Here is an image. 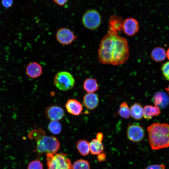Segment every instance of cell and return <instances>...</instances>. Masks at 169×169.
Returning <instances> with one entry per match:
<instances>
[{
  "mask_svg": "<svg viewBox=\"0 0 169 169\" xmlns=\"http://www.w3.org/2000/svg\"><path fill=\"white\" fill-rule=\"evenodd\" d=\"M130 115L135 120L141 119L143 116V108L139 103H136L130 108Z\"/></svg>",
  "mask_w": 169,
  "mask_h": 169,
  "instance_id": "cell-18",
  "label": "cell"
},
{
  "mask_svg": "<svg viewBox=\"0 0 169 169\" xmlns=\"http://www.w3.org/2000/svg\"><path fill=\"white\" fill-rule=\"evenodd\" d=\"M97 157L99 161H105L106 159V154L104 153L101 152L98 155Z\"/></svg>",
  "mask_w": 169,
  "mask_h": 169,
  "instance_id": "cell-29",
  "label": "cell"
},
{
  "mask_svg": "<svg viewBox=\"0 0 169 169\" xmlns=\"http://www.w3.org/2000/svg\"><path fill=\"white\" fill-rule=\"evenodd\" d=\"M124 20L122 17L113 15L109 20L108 31L118 34L123 30Z\"/></svg>",
  "mask_w": 169,
  "mask_h": 169,
  "instance_id": "cell-9",
  "label": "cell"
},
{
  "mask_svg": "<svg viewBox=\"0 0 169 169\" xmlns=\"http://www.w3.org/2000/svg\"><path fill=\"white\" fill-rule=\"evenodd\" d=\"M137 21L132 18H126L124 21L123 30L127 35L132 36L136 34L139 30Z\"/></svg>",
  "mask_w": 169,
  "mask_h": 169,
  "instance_id": "cell-11",
  "label": "cell"
},
{
  "mask_svg": "<svg viewBox=\"0 0 169 169\" xmlns=\"http://www.w3.org/2000/svg\"><path fill=\"white\" fill-rule=\"evenodd\" d=\"M129 55L126 39L108 31L100 44L98 61L103 64L119 65L125 63Z\"/></svg>",
  "mask_w": 169,
  "mask_h": 169,
  "instance_id": "cell-1",
  "label": "cell"
},
{
  "mask_svg": "<svg viewBox=\"0 0 169 169\" xmlns=\"http://www.w3.org/2000/svg\"><path fill=\"white\" fill-rule=\"evenodd\" d=\"M28 136L30 139L36 141V147L33 151L38 158L44 153L55 154L60 147V143L56 137L47 136L41 128L32 130Z\"/></svg>",
  "mask_w": 169,
  "mask_h": 169,
  "instance_id": "cell-2",
  "label": "cell"
},
{
  "mask_svg": "<svg viewBox=\"0 0 169 169\" xmlns=\"http://www.w3.org/2000/svg\"><path fill=\"white\" fill-rule=\"evenodd\" d=\"M165 168L164 165L155 164L149 166L145 169H165Z\"/></svg>",
  "mask_w": 169,
  "mask_h": 169,
  "instance_id": "cell-27",
  "label": "cell"
},
{
  "mask_svg": "<svg viewBox=\"0 0 169 169\" xmlns=\"http://www.w3.org/2000/svg\"><path fill=\"white\" fill-rule=\"evenodd\" d=\"M43 165L38 160L31 161L28 164V169H43Z\"/></svg>",
  "mask_w": 169,
  "mask_h": 169,
  "instance_id": "cell-25",
  "label": "cell"
},
{
  "mask_svg": "<svg viewBox=\"0 0 169 169\" xmlns=\"http://www.w3.org/2000/svg\"><path fill=\"white\" fill-rule=\"evenodd\" d=\"M83 102L87 109L93 110L98 105L99 102L98 96L94 93H88L84 96Z\"/></svg>",
  "mask_w": 169,
  "mask_h": 169,
  "instance_id": "cell-14",
  "label": "cell"
},
{
  "mask_svg": "<svg viewBox=\"0 0 169 169\" xmlns=\"http://www.w3.org/2000/svg\"><path fill=\"white\" fill-rule=\"evenodd\" d=\"M76 147L79 153L82 156H86L89 153V143L86 140H79L76 143Z\"/></svg>",
  "mask_w": 169,
  "mask_h": 169,
  "instance_id": "cell-21",
  "label": "cell"
},
{
  "mask_svg": "<svg viewBox=\"0 0 169 169\" xmlns=\"http://www.w3.org/2000/svg\"><path fill=\"white\" fill-rule=\"evenodd\" d=\"M152 101L155 106L159 108H165L169 104V97L165 92L159 91L154 95Z\"/></svg>",
  "mask_w": 169,
  "mask_h": 169,
  "instance_id": "cell-13",
  "label": "cell"
},
{
  "mask_svg": "<svg viewBox=\"0 0 169 169\" xmlns=\"http://www.w3.org/2000/svg\"><path fill=\"white\" fill-rule=\"evenodd\" d=\"M166 56H167V58L169 60V48L168 49L167 52H166Z\"/></svg>",
  "mask_w": 169,
  "mask_h": 169,
  "instance_id": "cell-32",
  "label": "cell"
},
{
  "mask_svg": "<svg viewBox=\"0 0 169 169\" xmlns=\"http://www.w3.org/2000/svg\"><path fill=\"white\" fill-rule=\"evenodd\" d=\"M90 151L93 155H98L104 150V146L101 142L96 139H93L89 143Z\"/></svg>",
  "mask_w": 169,
  "mask_h": 169,
  "instance_id": "cell-20",
  "label": "cell"
},
{
  "mask_svg": "<svg viewBox=\"0 0 169 169\" xmlns=\"http://www.w3.org/2000/svg\"><path fill=\"white\" fill-rule=\"evenodd\" d=\"M54 83L59 90L66 91L71 89L75 84L74 79L69 73L62 71L59 72L55 75Z\"/></svg>",
  "mask_w": 169,
  "mask_h": 169,
  "instance_id": "cell-5",
  "label": "cell"
},
{
  "mask_svg": "<svg viewBox=\"0 0 169 169\" xmlns=\"http://www.w3.org/2000/svg\"><path fill=\"white\" fill-rule=\"evenodd\" d=\"M127 136L129 139L134 142L141 141L144 136V132L143 128L136 124L130 125L127 131Z\"/></svg>",
  "mask_w": 169,
  "mask_h": 169,
  "instance_id": "cell-8",
  "label": "cell"
},
{
  "mask_svg": "<svg viewBox=\"0 0 169 169\" xmlns=\"http://www.w3.org/2000/svg\"><path fill=\"white\" fill-rule=\"evenodd\" d=\"M56 37L57 41L60 44L64 45L71 44L77 38L72 31L65 28H61L58 29Z\"/></svg>",
  "mask_w": 169,
  "mask_h": 169,
  "instance_id": "cell-7",
  "label": "cell"
},
{
  "mask_svg": "<svg viewBox=\"0 0 169 169\" xmlns=\"http://www.w3.org/2000/svg\"><path fill=\"white\" fill-rule=\"evenodd\" d=\"M83 87L88 93H94L99 89L96 79L93 78L86 79L84 82Z\"/></svg>",
  "mask_w": 169,
  "mask_h": 169,
  "instance_id": "cell-17",
  "label": "cell"
},
{
  "mask_svg": "<svg viewBox=\"0 0 169 169\" xmlns=\"http://www.w3.org/2000/svg\"><path fill=\"white\" fill-rule=\"evenodd\" d=\"M149 142L154 150L169 147V124L155 123L147 127Z\"/></svg>",
  "mask_w": 169,
  "mask_h": 169,
  "instance_id": "cell-3",
  "label": "cell"
},
{
  "mask_svg": "<svg viewBox=\"0 0 169 169\" xmlns=\"http://www.w3.org/2000/svg\"><path fill=\"white\" fill-rule=\"evenodd\" d=\"M103 138V134L101 132L98 133L96 135V139L102 142Z\"/></svg>",
  "mask_w": 169,
  "mask_h": 169,
  "instance_id": "cell-31",
  "label": "cell"
},
{
  "mask_svg": "<svg viewBox=\"0 0 169 169\" xmlns=\"http://www.w3.org/2000/svg\"><path fill=\"white\" fill-rule=\"evenodd\" d=\"M45 114L47 118L51 121H59L64 117V111L61 107L56 105H53L48 107Z\"/></svg>",
  "mask_w": 169,
  "mask_h": 169,
  "instance_id": "cell-10",
  "label": "cell"
},
{
  "mask_svg": "<svg viewBox=\"0 0 169 169\" xmlns=\"http://www.w3.org/2000/svg\"><path fill=\"white\" fill-rule=\"evenodd\" d=\"M65 106L68 113L74 115H79L83 110L82 104L75 99L69 100L66 103Z\"/></svg>",
  "mask_w": 169,
  "mask_h": 169,
  "instance_id": "cell-12",
  "label": "cell"
},
{
  "mask_svg": "<svg viewBox=\"0 0 169 169\" xmlns=\"http://www.w3.org/2000/svg\"><path fill=\"white\" fill-rule=\"evenodd\" d=\"M161 69L164 78L169 81V61L166 62L162 65Z\"/></svg>",
  "mask_w": 169,
  "mask_h": 169,
  "instance_id": "cell-26",
  "label": "cell"
},
{
  "mask_svg": "<svg viewBox=\"0 0 169 169\" xmlns=\"http://www.w3.org/2000/svg\"><path fill=\"white\" fill-rule=\"evenodd\" d=\"M26 71L28 76L32 78H35L41 75L42 73V69L39 64L36 62H33L27 65Z\"/></svg>",
  "mask_w": 169,
  "mask_h": 169,
  "instance_id": "cell-15",
  "label": "cell"
},
{
  "mask_svg": "<svg viewBox=\"0 0 169 169\" xmlns=\"http://www.w3.org/2000/svg\"><path fill=\"white\" fill-rule=\"evenodd\" d=\"M166 56L164 49L160 47H157L153 49L151 53L152 59L157 62H160L164 60Z\"/></svg>",
  "mask_w": 169,
  "mask_h": 169,
  "instance_id": "cell-19",
  "label": "cell"
},
{
  "mask_svg": "<svg viewBox=\"0 0 169 169\" xmlns=\"http://www.w3.org/2000/svg\"><path fill=\"white\" fill-rule=\"evenodd\" d=\"M48 128L49 131L53 134L58 135L61 131L62 126L58 121H51L49 123Z\"/></svg>",
  "mask_w": 169,
  "mask_h": 169,
  "instance_id": "cell-23",
  "label": "cell"
},
{
  "mask_svg": "<svg viewBox=\"0 0 169 169\" xmlns=\"http://www.w3.org/2000/svg\"><path fill=\"white\" fill-rule=\"evenodd\" d=\"M2 2L3 6L6 8L10 7L13 4V0H2Z\"/></svg>",
  "mask_w": 169,
  "mask_h": 169,
  "instance_id": "cell-28",
  "label": "cell"
},
{
  "mask_svg": "<svg viewBox=\"0 0 169 169\" xmlns=\"http://www.w3.org/2000/svg\"><path fill=\"white\" fill-rule=\"evenodd\" d=\"M54 2L57 5L62 6L67 2V0H53Z\"/></svg>",
  "mask_w": 169,
  "mask_h": 169,
  "instance_id": "cell-30",
  "label": "cell"
},
{
  "mask_svg": "<svg viewBox=\"0 0 169 169\" xmlns=\"http://www.w3.org/2000/svg\"><path fill=\"white\" fill-rule=\"evenodd\" d=\"M48 169H73L70 160L64 153L46 154Z\"/></svg>",
  "mask_w": 169,
  "mask_h": 169,
  "instance_id": "cell-4",
  "label": "cell"
},
{
  "mask_svg": "<svg viewBox=\"0 0 169 169\" xmlns=\"http://www.w3.org/2000/svg\"><path fill=\"white\" fill-rule=\"evenodd\" d=\"M119 115L122 118L127 119L130 115V110L127 103L122 102L120 105L118 111Z\"/></svg>",
  "mask_w": 169,
  "mask_h": 169,
  "instance_id": "cell-22",
  "label": "cell"
},
{
  "mask_svg": "<svg viewBox=\"0 0 169 169\" xmlns=\"http://www.w3.org/2000/svg\"><path fill=\"white\" fill-rule=\"evenodd\" d=\"M161 113L160 108L151 105H146L143 108L144 118L146 119H151L154 116H158Z\"/></svg>",
  "mask_w": 169,
  "mask_h": 169,
  "instance_id": "cell-16",
  "label": "cell"
},
{
  "mask_svg": "<svg viewBox=\"0 0 169 169\" xmlns=\"http://www.w3.org/2000/svg\"><path fill=\"white\" fill-rule=\"evenodd\" d=\"M165 89L168 92V93L169 94V85H168L167 87L165 88Z\"/></svg>",
  "mask_w": 169,
  "mask_h": 169,
  "instance_id": "cell-33",
  "label": "cell"
},
{
  "mask_svg": "<svg viewBox=\"0 0 169 169\" xmlns=\"http://www.w3.org/2000/svg\"><path fill=\"white\" fill-rule=\"evenodd\" d=\"M73 169H90L89 163L84 160H78L74 163Z\"/></svg>",
  "mask_w": 169,
  "mask_h": 169,
  "instance_id": "cell-24",
  "label": "cell"
},
{
  "mask_svg": "<svg viewBox=\"0 0 169 169\" xmlns=\"http://www.w3.org/2000/svg\"><path fill=\"white\" fill-rule=\"evenodd\" d=\"M101 21V16L99 12L95 9L86 11L82 18L83 25L86 28L93 30L100 25Z\"/></svg>",
  "mask_w": 169,
  "mask_h": 169,
  "instance_id": "cell-6",
  "label": "cell"
}]
</instances>
